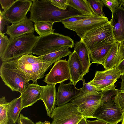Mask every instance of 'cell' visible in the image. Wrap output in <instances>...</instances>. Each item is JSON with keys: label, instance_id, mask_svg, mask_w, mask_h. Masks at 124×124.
Listing matches in <instances>:
<instances>
[{"label": "cell", "instance_id": "obj_1", "mask_svg": "<svg viewBox=\"0 0 124 124\" xmlns=\"http://www.w3.org/2000/svg\"><path fill=\"white\" fill-rule=\"evenodd\" d=\"M29 19L34 23L40 22L54 23L80 14L77 10L68 6L65 10L53 5L50 0H32Z\"/></svg>", "mask_w": 124, "mask_h": 124}, {"label": "cell", "instance_id": "obj_2", "mask_svg": "<svg viewBox=\"0 0 124 124\" xmlns=\"http://www.w3.org/2000/svg\"><path fill=\"white\" fill-rule=\"evenodd\" d=\"M15 65L29 81L38 84L37 80L44 76L45 72L54 62H43L41 56H36L26 54L11 60Z\"/></svg>", "mask_w": 124, "mask_h": 124}, {"label": "cell", "instance_id": "obj_3", "mask_svg": "<svg viewBox=\"0 0 124 124\" xmlns=\"http://www.w3.org/2000/svg\"><path fill=\"white\" fill-rule=\"evenodd\" d=\"M39 38L33 33L26 34L9 39L2 56L3 62L8 61L26 54H31L32 50Z\"/></svg>", "mask_w": 124, "mask_h": 124}, {"label": "cell", "instance_id": "obj_4", "mask_svg": "<svg viewBox=\"0 0 124 124\" xmlns=\"http://www.w3.org/2000/svg\"><path fill=\"white\" fill-rule=\"evenodd\" d=\"M75 44L74 40L69 37L54 32L43 37H39L32 50L31 53L41 56L63 47L72 48Z\"/></svg>", "mask_w": 124, "mask_h": 124}, {"label": "cell", "instance_id": "obj_5", "mask_svg": "<svg viewBox=\"0 0 124 124\" xmlns=\"http://www.w3.org/2000/svg\"><path fill=\"white\" fill-rule=\"evenodd\" d=\"M0 76L5 84L13 91L22 93L29 84V81L11 60L3 62Z\"/></svg>", "mask_w": 124, "mask_h": 124}, {"label": "cell", "instance_id": "obj_6", "mask_svg": "<svg viewBox=\"0 0 124 124\" xmlns=\"http://www.w3.org/2000/svg\"><path fill=\"white\" fill-rule=\"evenodd\" d=\"M81 40L89 51L93 47L100 44L116 42L110 21L89 31Z\"/></svg>", "mask_w": 124, "mask_h": 124}, {"label": "cell", "instance_id": "obj_7", "mask_svg": "<svg viewBox=\"0 0 124 124\" xmlns=\"http://www.w3.org/2000/svg\"><path fill=\"white\" fill-rule=\"evenodd\" d=\"M100 92L89 93L78 95L70 101L77 106L83 117L87 119L93 118V115L97 109L104 103L101 100Z\"/></svg>", "mask_w": 124, "mask_h": 124}, {"label": "cell", "instance_id": "obj_8", "mask_svg": "<svg viewBox=\"0 0 124 124\" xmlns=\"http://www.w3.org/2000/svg\"><path fill=\"white\" fill-rule=\"evenodd\" d=\"M51 117V124H77L83 117L77 107L71 102L55 107Z\"/></svg>", "mask_w": 124, "mask_h": 124}, {"label": "cell", "instance_id": "obj_9", "mask_svg": "<svg viewBox=\"0 0 124 124\" xmlns=\"http://www.w3.org/2000/svg\"><path fill=\"white\" fill-rule=\"evenodd\" d=\"M32 0H16L8 8L0 13L3 18L12 24L19 22L27 17L32 3Z\"/></svg>", "mask_w": 124, "mask_h": 124}, {"label": "cell", "instance_id": "obj_10", "mask_svg": "<svg viewBox=\"0 0 124 124\" xmlns=\"http://www.w3.org/2000/svg\"><path fill=\"white\" fill-rule=\"evenodd\" d=\"M108 18L93 14L85 19L64 26V27L74 31L81 39L89 31L108 23Z\"/></svg>", "mask_w": 124, "mask_h": 124}, {"label": "cell", "instance_id": "obj_11", "mask_svg": "<svg viewBox=\"0 0 124 124\" xmlns=\"http://www.w3.org/2000/svg\"><path fill=\"white\" fill-rule=\"evenodd\" d=\"M113 101L105 103L96 110L93 118L105 121L109 124H117L122 121L124 111Z\"/></svg>", "mask_w": 124, "mask_h": 124}, {"label": "cell", "instance_id": "obj_12", "mask_svg": "<svg viewBox=\"0 0 124 124\" xmlns=\"http://www.w3.org/2000/svg\"><path fill=\"white\" fill-rule=\"evenodd\" d=\"M70 80H71L68 61L60 59L55 62L49 72L46 75L43 80L47 84L61 83Z\"/></svg>", "mask_w": 124, "mask_h": 124}, {"label": "cell", "instance_id": "obj_13", "mask_svg": "<svg viewBox=\"0 0 124 124\" xmlns=\"http://www.w3.org/2000/svg\"><path fill=\"white\" fill-rule=\"evenodd\" d=\"M56 93V104L58 106L68 103L79 93L81 88L78 89L71 81L68 84L60 83Z\"/></svg>", "mask_w": 124, "mask_h": 124}, {"label": "cell", "instance_id": "obj_14", "mask_svg": "<svg viewBox=\"0 0 124 124\" xmlns=\"http://www.w3.org/2000/svg\"><path fill=\"white\" fill-rule=\"evenodd\" d=\"M33 23L27 17L21 21L7 26V30L4 33L12 39L26 34L33 33L35 31Z\"/></svg>", "mask_w": 124, "mask_h": 124}, {"label": "cell", "instance_id": "obj_15", "mask_svg": "<svg viewBox=\"0 0 124 124\" xmlns=\"http://www.w3.org/2000/svg\"><path fill=\"white\" fill-rule=\"evenodd\" d=\"M112 14L110 22L116 41L120 43L124 39V8L120 5Z\"/></svg>", "mask_w": 124, "mask_h": 124}, {"label": "cell", "instance_id": "obj_16", "mask_svg": "<svg viewBox=\"0 0 124 124\" xmlns=\"http://www.w3.org/2000/svg\"><path fill=\"white\" fill-rule=\"evenodd\" d=\"M55 84H47L42 86L40 100L43 101L47 112L49 117L55 107L56 93Z\"/></svg>", "mask_w": 124, "mask_h": 124}, {"label": "cell", "instance_id": "obj_17", "mask_svg": "<svg viewBox=\"0 0 124 124\" xmlns=\"http://www.w3.org/2000/svg\"><path fill=\"white\" fill-rule=\"evenodd\" d=\"M42 86L38 84H29L21 94L22 99V109L32 105L40 100Z\"/></svg>", "mask_w": 124, "mask_h": 124}, {"label": "cell", "instance_id": "obj_18", "mask_svg": "<svg viewBox=\"0 0 124 124\" xmlns=\"http://www.w3.org/2000/svg\"><path fill=\"white\" fill-rule=\"evenodd\" d=\"M68 61L71 80L75 85L84 76L83 67L76 52L74 50L69 56Z\"/></svg>", "mask_w": 124, "mask_h": 124}, {"label": "cell", "instance_id": "obj_19", "mask_svg": "<svg viewBox=\"0 0 124 124\" xmlns=\"http://www.w3.org/2000/svg\"><path fill=\"white\" fill-rule=\"evenodd\" d=\"M115 43L100 44L93 47L89 51L90 61L92 63L100 64L103 66L105 59L108 53Z\"/></svg>", "mask_w": 124, "mask_h": 124}, {"label": "cell", "instance_id": "obj_20", "mask_svg": "<svg viewBox=\"0 0 124 124\" xmlns=\"http://www.w3.org/2000/svg\"><path fill=\"white\" fill-rule=\"evenodd\" d=\"M83 67L84 75L89 72V69L91 63L90 58V51L87 46L80 40L75 44L73 46Z\"/></svg>", "mask_w": 124, "mask_h": 124}, {"label": "cell", "instance_id": "obj_21", "mask_svg": "<svg viewBox=\"0 0 124 124\" xmlns=\"http://www.w3.org/2000/svg\"><path fill=\"white\" fill-rule=\"evenodd\" d=\"M22 107L21 95L9 102L7 114L8 121L14 123L17 122L20 112L23 109Z\"/></svg>", "mask_w": 124, "mask_h": 124}, {"label": "cell", "instance_id": "obj_22", "mask_svg": "<svg viewBox=\"0 0 124 124\" xmlns=\"http://www.w3.org/2000/svg\"><path fill=\"white\" fill-rule=\"evenodd\" d=\"M68 5L77 10L81 14L89 16L93 13L88 0H67Z\"/></svg>", "mask_w": 124, "mask_h": 124}, {"label": "cell", "instance_id": "obj_23", "mask_svg": "<svg viewBox=\"0 0 124 124\" xmlns=\"http://www.w3.org/2000/svg\"><path fill=\"white\" fill-rule=\"evenodd\" d=\"M68 47L64 46L47 54L41 56L44 62H54L71 53Z\"/></svg>", "mask_w": 124, "mask_h": 124}, {"label": "cell", "instance_id": "obj_24", "mask_svg": "<svg viewBox=\"0 0 124 124\" xmlns=\"http://www.w3.org/2000/svg\"><path fill=\"white\" fill-rule=\"evenodd\" d=\"M122 76L120 72L114 67L112 69H106L102 71H97L93 80L102 79L117 80Z\"/></svg>", "mask_w": 124, "mask_h": 124}, {"label": "cell", "instance_id": "obj_25", "mask_svg": "<svg viewBox=\"0 0 124 124\" xmlns=\"http://www.w3.org/2000/svg\"><path fill=\"white\" fill-rule=\"evenodd\" d=\"M120 43L116 42L107 55L105 59L103 67L106 70L115 67V61L118 52Z\"/></svg>", "mask_w": 124, "mask_h": 124}, {"label": "cell", "instance_id": "obj_26", "mask_svg": "<svg viewBox=\"0 0 124 124\" xmlns=\"http://www.w3.org/2000/svg\"><path fill=\"white\" fill-rule=\"evenodd\" d=\"M54 23L47 22H40L34 23V25L35 31L42 37L54 33L53 28Z\"/></svg>", "mask_w": 124, "mask_h": 124}, {"label": "cell", "instance_id": "obj_27", "mask_svg": "<svg viewBox=\"0 0 124 124\" xmlns=\"http://www.w3.org/2000/svg\"><path fill=\"white\" fill-rule=\"evenodd\" d=\"M117 80L102 79L90 81L87 83L95 87L98 91H103L112 88L115 85Z\"/></svg>", "mask_w": 124, "mask_h": 124}, {"label": "cell", "instance_id": "obj_28", "mask_svg": "<svg viewBox=\"0 0 124 124\" xmlns=\"http://www.w3.org/2000/svg\"><path fill=\"white\" fill-rule=\"evenodd\" d=\"M9 103L5 97L0 99V124H7L8 122L7 114Z\"/></svg>", "mask_w": 124, "mask_h": 124}, {"label": "cell", "instance_id": "obj_29", "mask_svg": "<svg viewBox=\"0 0 124 124\" xmlns=\"http://www.w3.org/2000/svg\"><path fill=\"white\" fill-rule=\"evenodd\" d=\"M88 1L93 14L104 16L103 8L104 5L100 0H88Z\"/></svg>", "mask_w": 124, "mask_h": 124}, {"label": "cell", "instance_id": "obj_30", "mask_svg": "<svg viewBox=\"0 0 124 124\" xmlns=\"http://www.w3.org/2000/svg\"><path fill=\"white\" fill-rule=\"evenodd\" d=\"M114 85L112 88L105 90L100 92L101 95V100L104 104L113 101L111 100L112 97L116 95L119 90L116 89Z\"/></svg>", "mask_w": 124, "mask_h": 124}, {"label": "cell", "instance_id": "obj_31", "mask_svg": "<svg viewBox=\"0 0 124 124\" xmlns=\"http://www.w3.org/2000/svg\"><path fill=\"white\" fill-rule=\"evenodd\" d=\"M113 101L118 107L124 111V91L119 90Z\"/></svg>", "mask_w": 124, "mask_h": 124}, {"label": "cell", "instance_id": "obj_32", "mask_svg": "<svg viewBox=\"0 0 124 124\" xmlns=\"http://www.w3.org/2000/svg\"><path fill=\"white\" fill-rule=\"evenodd\" d=\"M82 80L83 82V86L81 89L78 95H81L87 93L99 92L98 90L92 85L86 83L84 78Z\"/></svg>", "mask_w": 124, "mask_h": 124}, {"label": "cell", "instance_id": "obj_33", "mask_svg": "<svg viewBox=\"0 0 124 124\" xmlns=\"http://www.w3.org/2000/svg\"><path fill=\"white\" fill-rule=\"evenodd\" d=\"M101 1L104 5L110 9L112 14L115 9L121 5V0H102Z\"/></svg>", "mask_w": 124, "mask_h": 124}, {"label": "cell", "instance_id": "obj_34", "mask_svg": "<svg viewBox=\"0 0 124 124\" xmlns=\"http://www.w3.org/2000/svg\"><path fill=\"white\" fill-rule=\"evenodd\" d=\"M124 59V39L120 43L115 61V67Z\"/></svg>", "mask_w": 124, "mask_h": 124}, {"label": "cell", "instance_id": "obj_35", "mask_svg": "<svg viewBox=\"0 0 124 124\" xmlns=\"http://www.w3.org/2000/svg\"><path fill=\"white\" fill-rule=\"evenodd\" d=\"M90 16H91L83 14L79 15L64 19L61 21L60 22H62L64 26L85 19Z\"/></svg>", "mask_w": 124, "mask_h": 124}, {"label": "cell", "instance_id": "obj_36", "mask_svg": "<svg viewBox=\"0 0 124 124\" xmlns=\"http://www.w3.org/2000/svg\"><path fill=\"white\" fill-rule=\"evenodd\" d=\"M4 33L0 32V57L2 56L9 41L7 36Z\"/></svg>", "mask_w": 124, "mask_h": 124}, {"label": "cell", "instance_id": "obj_37", "mask_svg": "<svg viewBox=\"0 0 124 124\" xmlns=\"http://www.w3.org/2000/svg\"><path fill=\"white\" fill-rule=\"evenodd\" d=\"M52 4L62 10H66L68 6L67 0H50Z\"/></svg>", "mask_w": 124, "mask_h": 124}, {"label": "cell", "instance_id": "obj_38", "mask_svg": "<svg viewBox=\"0 0 124 124\" xmlns=\"http://www.w3.org/2000/svg\"><path fill=\"white\" fill-rule=\"evenodd\" d=\"M13 0H0L2 8L5 10L9 8L15 2Z\"/></svg>", "mask_w": 124, "mask_h": 124}, {"label": "cell", "instance_id": "obj_39", "mask_svg": "<svg viewBox=\"0 0 124 124\" xmlns=\"http://www.w3.org/2000/svg\"><path fill=\"white\" fill-rule=\"evenodd\" d=\"M17 121L20 122L22 124H35L31 120L21 114H20Z\"/></svg>", "mask_w": 124, "mask_h": 124}, {"label": "cell", "instance_id": "obj_40", "mask_svg": "<svg viewBox=\"0 0 124 124\" xmlns=\"http://www.w3.org/2000/svg\"><path fill=\"white\" fill-rule=\"evenodd\" d=\"M10 23L3 18L2 15L0 13V32L2 33L5 29V26L8 25Z\"/></svg>", "mask_w": 124, "mask_h": 124}, {"label": "cell", "instance_id": "obj_41", "mask_svg": "<svg viewBox=\"0 0 124 124\" xmlns=\"http://www.w3.org/2000/svg\"><path fill=\"white\" fill-rule=\"evenodd\" d=\"M115 68L120 72L122 75H123L124 74V59Z\"/></svg>", "mask_w": 124, "mask_h": 124}, {"label": "cell", "instance_id": "obj_42", "mask_svg": "<svg viewBox=\"0 0 124 124\" xmlns=\"http://www.w3.org/2000/svg\"><path fill=\"white\" fill-rule=\"evenodd\" d=\"M88 124H109L101 120L97 119L94 120H87Z\"/></svg>", "mask_w": 124, "mask_h": 124}, {"label": "cell", "instance_id": "obj_43", "mask_svg": "<svg viewBox=\"0 0 124 124\" xmlns=\"http://www.w3.org/2000/svg\"><path fill=\"white\" fill-rule=\"evenodd\" d=\"M121 78L122 79V81L120 89L121 90L124 91V74L123 75L121 76Z\"/></svg>", "mask_w": 124, "mask_h": 124}, {"label": "cell", "instance_id": "obj_44", "mask_svg": "<svg viewBox=\"0 0 124 124\" xmlns=\"http://www.w3.org/2000/svg\"><path fill=\"white\" fill-rule=\"evenodd\" d=\"M87 120L86 118L83 117L77 124H88Z\"/></svg>", "mask_w": 124, "mask_h": 124}, {"label": "cell", "instance_id": "obj_45", "mask_svg": "<svg viewBox=\"0 0 124 124\" xmlns=\"http://www.w3.org/2000/svg\"><path fill=\"white\" fill-rule=\"evenodd\" d=\"M121 5L124 8V0H121Z\"/></svg>", "mask_w": 124, "mask_h": 124}, {"label": "cell", "instance_id": "obj_46", "mask_svg": "<svg viewBox=\"0 0 124 124\" xmlns=\"http://www.w3.org/2000/svg\"><path fill=\"white\" fill-rule=\"evenodd\" d=\"M43 124H51L49 121H45L44 122H43Z\"/></svg>", "mask_w": 124, "mask_h": 124}, {"label": "cell", "instance_id": "obj_47", "mask_svg": "<svg viewBox=\"0 0 124 124\" xmlns=\"http://www.w3.org/2000/svg\"><path fill=\"white\" fill-rule=\"evenodd\" d=\"M121 122V124H124V112L123 116Z\"/></svg>", "mask_w": 124, "mask_h": 124}, {"label": "cell", "instance_id": "obj_48", "mask_svg": "<svg viewBox=\"0 0 124 124\" xmlns=\"http://www.w3.org/2000/svg\"><path fill=\"white\" fill-rule=\"evenodd\" d=\"M35 124H43V122L39 121L36 122Z\"/></svg>", "mask_w": 124, "mask_h": 124}, {"label": "cell", "instance_id": "obj_49", "mask_svg": "<svg viewBox=\"0 0 124 124\" xmlns=\"http://www.w3.org/2000/svg\"><path fill=\"white\" fill-rule=\"evenodd\" d=\"M16 123H14L12 122L8 121V123L7 124H16Z\"/></svg>", "mask_w": 124, "mask_h": 124}, {"label": "cell", "instance_id": "obj_50", "mask_svg": "<svg viewBox=\"0 0 124 124\" xmlns=\"http://www.w3.org/2000/svg\"><path fill=\"white\" fill-rule=\"evenodd\" d=\"M17 122L18 124H22V123L19 121H17Z\"/></svg>", "mask_w": 124, "mask_h": 124}]
</instances>
